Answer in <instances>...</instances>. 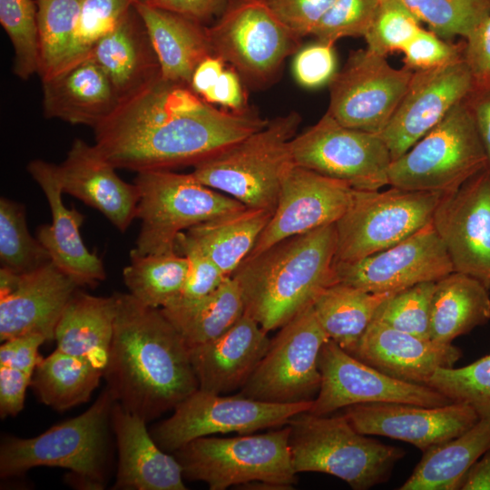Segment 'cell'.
I'll list each match as a JSON object with an SVG mask.
<instances>
[{
	"label": "cell",
	"mask_w": 490,
	"mask_h": 490,
	"mask_svg": "<svg viewBox=\"0 0 490 490\" xmlns=\"http://www.w3.org/2000/svg\"><path fill=\"white\" fill-rule=\"evenodd\" d=\"M268 122L248 109H218L190 86L160 79L94 128V146L116 169L172 170L194 166Z\"/></svg>",
	"instance_id": "obj_1"
},
{
	"label": "cell",
	"mask_w": 490,
	"mask_h": 490,
	"mask_svg": "<svg viewBox=\"0 0 490 490\" xmlns=\"http://www.w3.org/2000/svg\"><path fill=\"white\" fill-rule=\"evenodd\" d=\"M106 387L115 401L147 423L199 389L190 347L161 309L115 292Z\"/></svg>",
	"instance_id": "obj_2"
},
{
	"label": "cell",
	"mask_w": 490,
	"mask_h": 490,
	"mask_svg": "<svg viewBox=\"0 0 490 490\" xmlns=\"http://www.w3.org/2000/svg\"><path fill=\"white\" fill-rule=\"evenodd\" d=\"M336 250L333 223L249 256L231 275L240 286L245 313L268 333L281 328L338 282Z\"/></svg>",
	"instance_id": "obj_3"
},
{
	"label": "cell",
	"mask_w": 490,
	"mask_h": 490,
	"mask_svg": "<svg viewBox=\"0 0 490 490\" xmlns=\"http://www.w3.org/2000/svg\"><path fill=\"white\" fill-rule=\"evenodd\" d=\"M115 399L107 387L81 415L30 438L3 437L0 477L21 475L36 466L69 470L68 482L76 488L102 490L108 480L109 428Z\"/></svg>",
	"instance_id": "obj_4"
},
{
	"label": "cell",
	"mask_w": 490,
	"mask_h": 490,
	"mask_svg": "<svg viewBox=\"0 0 490 490\" xmlns=\"http://www.w3.org/2000/svg\"><path fill=\"white\" fill-rule=\"evenodd\" d=\"M295 472H318L345 481L354 490L386 482L405 452L358 432L345 415L317 416L305 411L288 423Z\"/></svg>",
	"instance_id": "obj_5"
},
{
	"label": "cell",
	"mask_w": 490,
	"mask_h": 490,
	"mask_svg": "<svg viewBox=\"0 0 490 490\" xmlns=\"http://www.w3.org/2000/svg\"><path fill=\"white\" fill-rule=\"evenodd\" d=\"M300 122L296 112L270 120L261 129L195 164L191 173L248 208L273 211L282 179L294 164L290 142Z\"/></svg>",
	"instance_id": "obj_6"
},
{
	"label": "cell",
	"mask_w": 490,
	"mask_h": 490,
	"mask_svg": "<svg viewBox=\"0 0 490 490\" xmlns=\"http://www.w3.org/2000/svg\"><path fill=\"white\" fill-rule=\"evenodd\" d=\"M289 425L262 434L196 438L172 455L183 478L203 482L210 490L257 484L292 489L298 481L290 456Z\"/></svg>",
	"instance_id": "obj_7"
},
{
	"label": "cell",
	"mask_w": 490,
	"mask_h": 490,
	"mask_svg": "<svg viewBox=\"0 0 490 490\" xmlns=\"http://www.w3.org/2000/svg\"><path fill=\"white\" fill-rule=\"evenodd\" d=\"M136 219L141 229L130 253L146 255L175 250L180 232L246 206L201 183L191 172L152 170L137 172Z\"/></svg>",
	"instance_id": "obj_8"
},
{
	"label": "cell",
	"mask_w": 490,
	"mask_h": 490,
	"mask_svg": "<svg viewBox=\"0 0 490 490\" xmlns=\"http://www.w3.org/2000/svg\"><path fill=\"white\" fill-rule=\"evenodd\" d=\"M487 166L475 124L463 102L403 155L392 161L388 185L451 192Z\"/></svg>",
	"instance_id": "obj_9"
},
{
	"label": "cell",
	"mask_w": 490,
	"mask_h": 490,
	"mask_svg": "<svg viewBox=\"0 0 490 490\" xmlns=\"http://www.w3.org/2000/svg\"><path fill=\"white\" fill-rule=\"evenodd\" d=\"M443 192L390 186L355 190L353 200L335 223V261H353L386 250L411 236L432 218Z\"/></svg>",
	"instance_id": "obj_10"
},
{
	"label": "cell",
	"mask_w": 490,
	"mask_h": 490,
	"mask_svg": "<svg viewBox=\"0 0 490 490\" xmlns=\"http://www.w3.org/2000/svg\"><path fill=\"white\" fill-rule=\"evenodd\" d=\"M207 30L214 55L253 86L272 82L301 39L264 0H228Z\"/></svg>",
	"instance_id": "obj_11"
},
{
	"label": "cell",
	"mask_w": 490,
	"mask_h": 490,
	"mask_svg": "<svg viewBox=\"0 0 490 490\" xmlns=\"http://www.w3.org/2000/svg\"><path fill=\"white\" fill-rule=\"evenodd\" d=\"M312 403H269L238 394L217 395L197 389L174 407L170 417L153 426L150 433L162 450L173 454L199 437L248 435L286 426L294 416L309 411Z\"/></svg>",
	"instance_id": "obj_12"
},
{
	"label": "cell",
	"mask_w": 490,
	"mask_h": 490,
	"mask_svg": "<svg viewBox=\"0 0 490 490\" xmlns=\"http://www.w3.org/2000/svg\"><path fill=\"white\" fill-rule=\"evenodd\" d=\"M328 339L309 307L279 328L238 395L277 404L314 400L321 384L318 357Z\"/></svg>",
	"instance_id": "obj_13"
},
{
	"label": "cell",
	"mask_w": 490,
	"mask_h": 490,
	"mask_svg": "<svg viewBox=\"0 0 490 490\" xmlns=\"http://www.w3.org/2000/svg\"><path fill=\"white\" fill-rule=\"evenodd\" d=\"M293 162L356 190L377 191L388 185L391 155L379 134L349 128L327 112L312 126L296 134Z\"/></svg>",
	"instance_id": "obj_14"
},
{
	"label": "cell",
	"mask_w": 490,
	"mask_h": 490,
	"mask_svg": "<svg viewBox=\"0 0 490 490\" xmlns=\"http://www.w3.org/2000/svg\"><path fill=\"white\" fill-rule=\"evenodd\" d=\"M413 71L391 66L368 48L349 54L328 83L327 113L344 126L380 134L403 98Z\"/></svg>",
	"instance_id": "obj_15"
},
{
	"label": "cell",
	"mask_w": 490,
	"mask_h": 490,
	"mask_svg": "<svg viewBox=\"0 0 490 490\" xmlns=\"http://www.w3.org/2000/svg\"><path fill=\"white\" fill-rule=\"evenodd\" d=\"M321 384L309 413L328 416L357 404L394 402L424 407L453 403L444 394L422 384L394 378L362 362L328 339L318 357Z\"/></svg>",
	"instance_id": "obj_16"
},
{
	"label": "cell",
	"mask_w": 490,
	"mask_h": 490,
	"mask_svg": "<svg viewBox=\"0 0 490 490\" xmlns=\"http://www.w3.org/2000/svg\"><path fill=\"white\" fill-rule=\"evenodd\" d=\"M453 271L432 222L386 250L353 261H335L338 281L372 293L397 292Z\"/></svg>",
	"instance_id": "obj_17"
},
{
	"label": "cell",
	"mask_w": 490,
	"mask_h": 490,
	"mask_svg": "<svg viewBox=\"0 0 490 490\" xmlns=\"http://www.w3.org/2000/svg\"><path fill=\"white\" fill-rule=\"evenodd\" d=\"M432 224L454 271L490 289V169L486 166L457 190L443 194Z\"/></svg>",
	"instance_id": "obj_18"
},
{
	"label": "cell",
	"mask_w": 490,
	"mask_h": 490,
	"mask_svg": "<svg viewBox=\"0 0 490 490\" xmlns=\"http://www.w3.org/2000/svg\"><path fill=\"white\" fill-rule=\"evenodd\" d=\"M350 184L293 164L285 173L267 226L249 256L278 241L336 223L355 193Z\"/></svg>",
	"instance_id": "obj_19"
},
{
	"label": "cell",
	"mask_w": 490,
	"mask_h": 490,
	"mask_svg": "<svg viewBox=\"0 0 490 490\" xmlns=\"http://www.w3.org/2000/svg\"><path fill=\"white\" fill-rule=\"evenodd\" d=\"M473 79L464 58L413 72L403 98L379 134L392 161L403 155L462 102Z\"/></svg>",
	"instance_id": "obj_20"
},
{
	"label": "cell",
	"mask_w": 490,
	"mask_h": 490,
	"mask_svg": "<svg viewBox=\"0 0 490 490\" xmlns=\"http://www.w3.org/2000/svg\"><path fill=\"white\" fill-rule=\"evenodd\" d=\"M78 288L52 261L24 273L1 268V341L26 334L54 340L57 323Z\"/></svg>",
	"instance_id": "obj_21"
},
{
	"label": "cell",
	"mask_w": 490,
	"mask_h": 490,
	"mask_svg": "<svg viewBox=\"0 0 490 490\" xmlns=\"http://www.w3.org/2000/svg\"><path fill=\"white\" fill-rule=\"evenodd\" d=\"M344 415L361 434L402 440L423 452L458 436L479 420L473 407L458 402L441 407L365 403L346 407Z\"/></svg>",
	"instance_id": "obj_22"
},
{
	"label": "cell",
	"mask_w": 490,
	"mask_h": 490,
	"mask_svg": "<svg viewBox=\"0 0 490 490\" xmlns=\"http://www.w3.org/2000/svg\"><path fill=\"white\" fill-rule=\"evenodd\" d=\"M32 178L43 190L52 212L50 225L38 227L37 239L48 252L51 261L79 287H94L106 278L103 263L90 252L80 235L84 216L74 208L64 206L57 165L34 160L27 165Z\"/></svg>",
	"instance_id": "obj_23"
},
{
	"label": "cell",
	"mask_w": 490,
	"mask_h": 490,
	"mask_svg": "<svg viewBox=\"0 0 490 490\" xmlns=\"http://www.w3.org/2000/svg\"><path fill=\"white\" fill-rule=\"evenodd\" d=\"M93 145L74 140L65 160L57 165L64 193L99 211L124 232L136 218L139 191L122 181Z\"/></svg>",
	"instance_id": "obj_24"
},
{
	"label": "cell",
	"mask_w": 490,
	"mask_h": 490,
	"mask_svg": "<svg viewBox=\"0 0 490 490\" xmlns=\"http://www.w3.org/2000/svg\"><path fill=\"white\" fill-rule=\"evenodd\" d=\"M268 332L248 314L214 339L190 347L199 389L227 395L240 390L266 354Z\"/></svg>",
	"instance_id": "obj_25"
},
{
	"label": "cell",
	"mask_w": 490,
	"mask_h": 490,
	"mask_svg": "<svg viewBox=\"0 0 490 490\" xmlns=\"http://www.w3.org/2000/svg\"><path fill=\"white\" fill-rule=\"evenodd\" d=\"M146 424L114 401L111 428L116 439L118 465L113 489L186 490L180 463L158 446Z\"/></svg>",
	"instance_id": "obj_26"
},
{
	"label": "cell",
	"mask_w": 490,
	"mask_h": 490,
	"mask_svg": "<svg viewBox=\"0 0 490 490\" xmlns=\"http://www.w3.org/2000/svg\"><path fill=\"white\" fill-rule=\"evenodd\" d=\"M461 350L451 343L424 339L374 319L354 357L399 380L426 385L441 368H453Z\"/></svg>",
	"instance_id": "obj_27"
},
{
	"label": "cell",
	"mask_w": 490,
	"mask_h": 490,
	"mask_svg": "<svg viewBox=\"0 0 490 490\" xmlns=\"http://www.w3.org/2000/svg\"><path fill=\"white\" fill-rule=\"evenodd\" d=\"M42 83L47 118L94 129L120 104L110 79L90 54Z\"/></svg>",
	"instance_id": "obj_28"
},
{
	"label": "cell",
	"mask_w": 490,
	"mask_h": 490,
	"mask_svg": "<svg viewBox=\"0 0 490 490\" xmlns=\"http://www.w3.org/2000/svg\"><path fill=\"white\" fill-rule=\"evenodd\" d=\"M90 55L107 74L120 103L162 79L158 57L133 5L117 28L92 49Z\"/></svg>",
	"instance_id": "obj_29"
},
{
	"label": "cell",
	"mask_w": 490,
	"mask_h": 490,
	"mask_svg": "<svg viewBox=\"0 0 490 490\" xmlns=\"http://www.w3.org/2000/svg\"><path fill=\"white\" fill-rule=\"evenodd\" d=\"M158 57L162 79L190 86L194 70L214 55L207 26L181 15L134 2Z\"/></svg>",
	"instance_id": "obj_30"
},
{
	"label": "cell",
	"mask_w": 490,
	"mask_h": 490,
	"mask_svg": "<svg viewBox=\"0 0 490 490\" xmlns=\"http://www.w3.org/2000/svg\"><path fill=\"white\" fill-rule=\"evenodd\" d=\"M115 297L93 296L77 289L55 328L57 349L104 371L111 349Z\"/></svg>",
	"instance_id": "obj_31"
},
{
	"label": "cell",
	"mask_w": 490,
	"mask_h": 490,
	"mask_svg": "<svg viewBox=\"0 0 490 490\" xmlns=\"http://www.w3.org/2000/svg\"><path fill=\"white\" fill-rule=\"evenodd\" d=\"M488 288L478 279L453 271L436 281L431 301L430 339L451 343L490 319Z\"/></svg>",
	"instance_id": "obj_32"
},
{
	"label": "cell",
	"mask_w": 490,
	"mask_h": 490,
	"mask_svg": "<svg viewBox=\"0 0 490 490\" xmlns=\"http://www.w3.org/2000/svg\"><path fill=\"white\" fill-rule=\"evenodd\" d=\"M490 448V419L424 451L411 475L399 490H457L470 466Z\"/></svg>",
	"instance_id": "obj_33"
},
{
	"label": "cell",
	"mask_w": 490,
	"mask_h": 490,
	"mask_svg": "<svg viewBox=\"0 0 490 490\" xmlns=\"http://www.w3.org/2000/svg\"><path fill=\"white\" fill-rule=\"evenodd\" d=\"M272 212L245 207L203 221L185 232L229 277L249 257Z\"/></svg>",
	"instance_id": "obj_34"
},
{
	"label": "cell",
	"mask_w": 490,
	"mask_h": 490,
	"mask_svg": "<svg viewBox=\"0 0 490 490\" xmlns=\"http://www.w3.org/2000/svg\"><path fill=\"white\" fill-rule=\"evenodd\" d=\"M394 293L368 292L338 281L326 288L312 306L329 339L354 355L378 308Z\"/></svg>",
	"instance_id": "obj_35"
},
{
	"label": "cell",
	"mask_w": 490,
	"mask_h": 490,
	"mask_svg": "<svg viewBox=\"0 0 490 490\" xmlns=\"http://www.w3.org/2000/svg\"><path fill=\"white\" fill-rule=\"evenodd\" d=\"M103 377V370L56 348L38 363L30 386L43 404L61 412L86 403Z\"/></svg>",
	"instance_id": "obj_36"
},
{
	"label": "cell",
	"mask_w": 490,
	"mask_h": 490,
	"mask_svg": "<svg viewBox=\"0 0 490 490\" xmlns=\"http://www.w3.org/2000/svg\"><path fill=\"white\" fill-rule=\"evenodd\" d=\"M189 347L206 343L223 334L245 313L237 280L227 277L210 295L181 308L161 309Z\"/></svg>",
	"instance_id": "obj_37"
},
{
	"label": "cell",
	"mask_w": 490,
	"mask_h": 490,
	"mask_svg": "<svg viewBox=\"0 0 490 490\" xmlns=\"http://www.w3.org/2000/svg\"><path fill=\"white\" fill-rule=\"evenodd\" d=\"M122 276L129 293L142 304L162 309L180 295L189 270L188 259L175 250L161 253H130Z\"/></svg>",
	"instance_id": "obj_38"
},
{
	"label": "cell",
	"mask_w": 490,
	"mask_h": 490,
	"mask_svg": "<svg viewBox=\"0 0 490 490\" xmlns=\"http://www.w3.org/2000/svg\"><path fill=\"white\" fill-rule=\"evenodd\" d=\"M83 0H36L39 71L46 80L74 64L75 26Z\"/></svg>",
	"instance_id": "obj_39"
},
{
	"label": "cell",
	"mask_w": 490,
	"mask_h": 490,
	"mask_svg": "<svg viewBox=\"0 0 490 490\" xmlns=\"http://www.w3.org/2000/svg\"><path fill=\"white\" fill-rule=\"evenodd\" d=\"M0 262L1 268L15 273L51 262L46 250L28 230L24 206L5 197L0 199Z\"/></svg>",
	"instance_id": "obj_40"
},
{
	"label": "cell",
	"mask_w": 490,
	"mask_h": 490,
	"mask_svg": "<svg viewBox=\"0 0 490 490\" xmlns=\"http://www.w3.org/2000/svg\"><path fill=\"white\" fill-rule=\"evenodd\" d=\"M443 39L466 38L490 15V0H399Z\"/></svg>",
	"instance_id": "obj_41"
},
{
	"label": "cell",
	"mask_w": 490,
	"mask_h": 490,
	"mask_svg": "<svg viewBox=\"0 0 490 490\" xmlns=\"http://www.w3.org/2000/svg\"><path fill=\"white\" fill-rule=\"evenodd\" d=\"M0 23L14 50L13 71L22 80L39 71V29L36 1L0 0Z\"/></svg>",
	"instance_id": "obj_42"
},
{
	"label": "cell",
	"mask_w": 490,
	"mask_h": 490,
	"mask_svg": "<svg viewBox=\"0 0 490 490\" xmlns=\"http://www.w3.org/2000/svg\"><path fill=\"white\" fill-rule=\"evenodd\" d=\"M452 402L469 405L481 419H490V354L462 368H441L426 382Z\"/></svg>",
	"instance_id": "obj_43"
},
{
	"label": "cell",
	"mask_w": 490,
	"mask_h": 490,
	"mask_svg": "<svg viewBox=\"0 0 490 490\" xmlns=\"http://www.w3.org/2000/svg\"><path fill=\"white\" fill-rule=\"evenodd\" d=\"M435 288L436 281H426L394 293L381 304L374 319L417 338L430 339Z\"/></svg>",
	"instance_id": "obj_44"
},
{
	"label": "cell",
	"mask_w": 490,
	"mask_h": 490,
	"mask_svg": "<svg viewBox=\"0 0 490 490\" xmlns=\"http://www.w3.org/2000/svg\"><path fill=\"white\" fill-rule=\"evenodd\" d=\"M421 28L420 22L399 0H380L364 38L368 50L387 57L401 52Z\"/></svg>",
	"instance_id": "obj_45"
},
{
	"label": "cell",
	"mask_w": 490,
	"mask_h": 490,
	"mask_svg": "<svg viewBox=\"0 0 490 490\" xmlns=\"http://www.w3.org/2000/svg\"><path fill=\"white\" fill-rule=\"evenodd\" d=\"M132 5V0H83L75 26L74 63L113 32Z\"/></svg>",
	"instance_id": "obj_46"
},
{
	"label": "cell",
	"mask_w": 490,
	"mask_h": 490,
	"mask_svg": "<svg viewBox=\"0 0 490 490\" xmlns=\"http://www.w3.org/2000/svg\"><path fill=\"white\" fill-rule=\"evenodd\" d=\"M380 0H336L315 26L317 41L335 44L344 37L365 36L373 24Z\"/></svg>",
	"instance_id": "obj_47"
},
{
	"label": "cell",
	"mask_w": 490,
	"mask_h": 490,
	"mask_svg": "<svg viewBox=\"0 0 490 490\" xmlns=\"http://www.w3.org/2000/svg\"><path fill=\"white\" fill-rule=\"evenodd\" d=\"M175 250L188 259L189 270L180 295L165 308L192 305L212 293L228 277L185 231L177 235Z\"/></svg>",
	"instance_id": "obj_48"
},
{
	"label": "cell",
	"mask_w": 490,
	"mask_h": 490,
	"mask_svg": "<svg viewBox=\"0 0 490 490\" xmlns=\"http://www.w3.org/2000/svg\"><path fill=\"white\" fill-rule=\"evenodd\" d=\"M464 40L458 43L443 39L421 28L401 51L404 65L411 71L446 65L463 58Z\"/></svg>",
	"instance_id": "obj_49"
},
{
	"label": "cell",
	"mask_w": 490,
	"mask_h": 490,
	"mask_svg": "<svg viewBox=\"0 0 490 490\" xmlns=\"http://www.w3.org/2000/svg\"><path fill=\"white\" fill-rule=\"evenodd\" d=\"M292 72L297 83L307 89L328 84L337 73L334 44L317 41L296 52Z\"/></svg>",
	"instance_id": "obj_50"
},
{
	"label": "cell",
	"mask_w": 490,
	"mask_h": 490,
	"mask_svg": "<svg viewBox=\"0 0 490 490\" xmlns=\"http://www.w3.org/2000/svg\"><path fill=\"white\" fill-rule=\"evenodd\" d=\"M274 15L297 36L311 35L336 0H264Z\"/></svg>",
	"instance_id": "obj_51"
},
{
	"label": "cell",
	"mask_w": 490,
	"mask_h": 490,
	"mask_svg": "<svg viewBox=\"0 0 490 490\" xmlns=\"http://www.w3.org/2000/svg\"><path fill=\"white\" fill-rule=\"evenodd\" d=\"M462 102L478 131L490 169V73L474 76Z\"/></svg>",
	"instance_id": "obj_52"
},
{
	"label": "cell",
	"mask_w": 490,
	"mask_h": 490,
	"mask_svg": "<svg viewBox=\"0 0 490 490\" xmlns=\"http://www.w3.org/2000/svg\"><path fill=\"white\" fill-rule=\"evenodd\" d=\"M46 339L39 334H26L3 341L0 347V366L19 369L33 376L43 358L38 353Z\"/></svg>",
	"instance_id": "obj_53"
},
{
	"label": "cell",
	"mask_w": 490,
	"mask_h": 490,
	"mask_svg": "<svg viewBox=\"0 0 490 490\" xmlns=\"http://www.w3.org/2000/svg\"><path fill=\"white\" fill-rule=\"evenodd\" d=\"M32 376L19 369L0 366V416H15L24 408Z\"/></svg>",
	"instance_id": "obj_54"
},
{
	"label": "cell",
	"mask_w": 490,
	"mask_h": 490,
	"mask_svg": "<svg viewBox=\"0 0 490 490\" xmlns=\"http://www.w3.org/2000/svg\"><path fill=\"white\" fill-rule=\"evenodd\" d=\"M463 40V58L473 75L490 73V15Z\"/></svg>",
	"instance_id": "obj_55"
},
{
	"label": "cell",
	"mask_w": 490,
	"mask_h": 490,
	"mask_svg": "<svg viewBox=\"0 0 490 490\" xmlns=\"http://www.w3.org/2000/svg\"><path fill=\"white\" fill-rule=\"evenodd\" d=\"M240 79L234 69L225 68L215 84L201 98L211 104H220L231 111L247 109Z\"/></svg>",
	"instance_id": "obj_56"
},
{
	"label": "cell",
	"mask_w": 490,
	"mask_h": 490,
	"mask_svg": "<svg viewBox=\"0 0 490 490\" xmlns=\"http://www.w3.org/2000/svg\"><path fill=\"white\" fill-rule=\"evenodd\" d=\"M227 3L228 0H151L148 4L204 24L218 18Z\"/></svg>",
	"instance_id": "obj_57"
},
{
	"label": "cell",
	"mask_w": 490,
	"mask_h": 490,
	"mask_svg": "<svg viewBox=\"0 0 490 490\" xmlns=\"http://www.w3.org/2000/svg\"><path fill=\"white\" fill-rule=\"evenodd\" d=\"M225 69V62L217 55L202 60L193 72L190 87L202 97L218 81Z\"/></svg>",
	"instance_id": "obj_58"
},
{
	"label": "cell",
	"mask_w": 490,
	"mask_h": 490,
	"mask_svg": "<svg viewBox=\"0 0 490 490\" xmlns=\"http://www.w3.org/2000/svg\"><path fill=\"white\" fill-rule=\"evenodd\" d=\"M457 490H490V448L466 472Z\"/></svg>",
	"instance_id": "obj_59"
},
{
	"label": "cell",
	"mask_w": 490,
	"mask_h": 490,
	"mask_svg": "<svg viewBox=\"0 0 490 490\" xmlns=\"http://www.w3.org/2000/svg\"><path fill=\"white\" fill-rule=\"evenodd\" d=\"M133 3L134 2H138V3H143V4H148L151 2V0H132Z\"/></svg>",
	"instance_id": "obj_60"
}]
</instances>
